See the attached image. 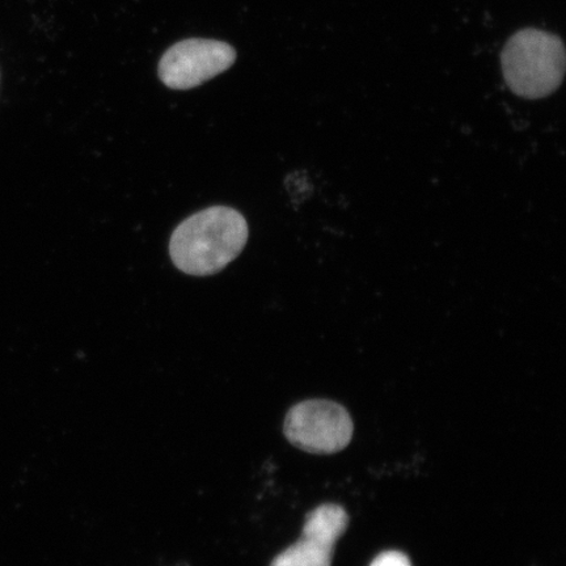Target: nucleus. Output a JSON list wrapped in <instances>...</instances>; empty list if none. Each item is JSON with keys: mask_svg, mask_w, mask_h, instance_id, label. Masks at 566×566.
Here are the masks:
<instances>
[{"mask_svg": "<svg viewBox=\"0 0 566 566\" xmlns=\"http://www.w3.org/2000/svg\"><path fill=\"white\" fill-rule=\"evenodd\" d=\"M248 233L247 221L238 210L212 207L177 226L169 254L182 273L207 277L223 271L242 253Z\"/></svg>", "mask_w": 566, "mask_h": 566, "instance_id": "f257e3e1", "label": "nucleus"}, {"mask_svg": "<svg viewBox=\"0 0 566 566\" xmlns=\"http://www.w3.org/2000/svg\"><path fill=\"white\" fill-rule=\"evenodd\" d=\"M501 60L509 88L530 101L551 95L563 83L565 48L557 35L521 31L507 41Z\"/></svg>", "mask_w": 566, "mask_h": 566, "instance_id": "f03ea898", "label": "nucleus"}, {"mask_svg": "<svg viewBox=\"0 0 566 566\" xmlns=\"http://www.w3.org/2000/svg\"><path fill=\"white\" fill-rule=\"evenodd\" d=\"M283 430L295 448L328 455L350 443L354 427L348 410L337 402L307 400L289 410Z\"/></svg>", "mask_w": 566, "mask_h": 566, "instance_id": "7ed1b4c3", "label": "nucleus"}, {"mask_svg": "<svg viewBox=\"0 0 566 566\" xmlns=\"http://www.w3.org/2000/svg\"><path fill=\"white\" fill-rule=\"evenodd\" d=\"M235 60V49L226 42L186 40L163 55L159 76L168 88L190 90L224 73Z\"/></svg>", "mask_w": 566, "mask_h": 566, "instance_id": "20e7f679", "label": "nucleus"}, {"mask_svg": "<svg viewBox=\"0 0 566 566\" xmlns=\"http://www.w3.org/2000/svg\"><path fill=\"white\" fill-rule=\"evenodd\" d=\"M348 525V513L342 506L316 507L306 516L302 539L283 551L271 566H332L336 544Z\"/></svg>", "mask_w": 566, "mask_h": 566, "instance_id": "39448f33", "label": "nucleus"}, {"mask_svg": "<svg viewBox=\"0 0 566 566\" xmlns=\"http://www.w3.org/2000/svg\"><path fill=\"white\" fill-rule=\"evenodd\" d=\"M370 566H412V563L402 552L387 551L375 557Z\"/></svg>", "mask_w": 566, "mask_h": 566, "instance_id": "423d86ee", "label": "nucleus"}]
</instances>
